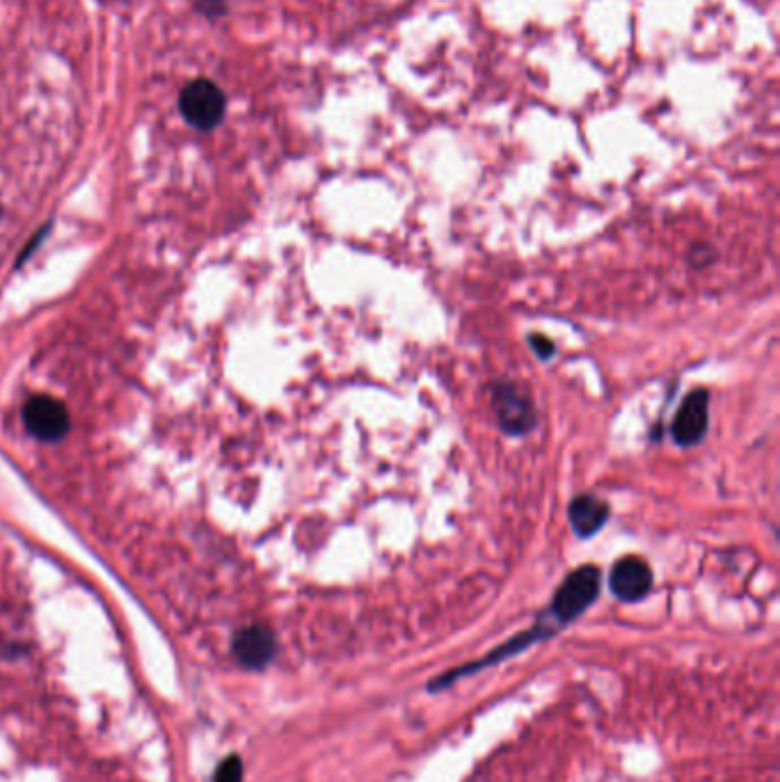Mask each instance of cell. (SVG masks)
<instances>
[{"mask_svg": "<svg viewBox=\"0 0 780 782\" xmlns=\"http://www.w3.org/2000/svg\"><path fill=\"white\" fill-rule=\"evenodd\" d=\"M490 403L492 410H495L500 428L506 435L519 437L531 433L538 426V412L534 407L531 396L523 387L511 380H502L492 387Z\"/></svg>", "mask_w": 780, "mask_h": 782, "instance_id": "7a4b0ae2", "label": "cell"}, {"mask_svg": "<svg viewBox=\"0 0 780 782\" xmlns=\"http://www.w3.org/2000/svg\"><path fill=\"white\" fill-rule=\"evenodd\" d=\"M600 567L595 565H582L577 570H572L565 577V582L559 586L552 607H550V618L565 628L567 622L577 620L600 595Z\"/></svg>", "mask_w": 780, "mask_h": 782, "instance_id": "6da1fadb", "label": "cell"}, {"mask_svg": "<svg viewBox=\"0 0 780 782\" xmlns=\"http://www.w3.org/2000/svg\"><path fill=\"white\" fill-rule=\"evenodd\" d=\"M710 426V391L698 387L682 401L670 424L673 441L680 447H696L703 441Z\"/></svg>", "mask_w": 780, "mask_h": 782, "instance_id": "277c9868", "label": "cell"}, {"mask_svg": "<svg viewBox=\"0 0 780 782\" xmlns=\"http://www.w3.org/2000/svg\"><path fill=\"white\" fill-rule=\"evenodd\" d=\"M529 346L540 359H552L557 353V346L552 338H548L544 334H536V332L529 334Z\"/></svg>", "mask_w": 780, "mask_h": 782, "instance_id": "30bf717a", "label": "cell"}, {"mask_svg": "<svg viewBox=\"0 0 780 782\" xmlns=\"http://www.w3.org/2000/svg\"><path fill=\"white\" fill-rule=\"evenodd\" d=\"M199 8L206 16H220L225 12V0H199Z\"/></svg>", "mask_w": 780, "mask_h": 782, "instance_id": "8fae6325", "label": "cell"}, {"mask_svg": "<svg viewBox=\"0 0 780 782\" xmlns=\"http://www.w3.org/2000/svg\"><path fill=\"white\" fill-rule=\"evenodd\" d=\"M23 419H25V426H28V430L35 437L48 439V441L58 439L69 426L67 410L58 401L46 399V396H37L28 405H25Z\"/></svg>", "mask_w": 780, "mask_h": 782, "instance_id": "8992f818", "label": "cell"}, {"mask_svg": "<svg viewBox=\"0 0 780 782\" xmlns=\"http://www.w3.org/2000/svg\"><path fill=\"white\" fill-rule=\"evenodd\" d=\"M275 634L268 628H248L237 636L233 652L245 668L259 670L273 662L275 657Z\"/></svg>", "mask_w": 780, "mask_h": 782, "instance_id": "52a82bcc", "label": "cell"}, {"mask_svg": "<svg viewBox=\"0 0 780 782\" xmlns=\"http://www.w3.org/2000/svg\"><path fill=\"white\" fill-rule=\"evenodd\" d=\"M225 106L227 101L222 90L211 81H204V78L186 85L179 96L181 113L191 126L199 130L216 128L225 117Z\"/></svg>", "mask_w": 780, "mask_h": 782, "instance_id": "3957f363", "label": "cell"}, {"mask_svg": "<svg viewBox=\"0 0 780 782\" xmlns=\"http://www.w3.org/2000/svg\"><path fill=\"white\" fill-rule=\"evenodd\" d=\"M570 527L580 538H593L609 519V504L593 494H580L567 508Z\"/></svg>", "mask_w": 780, "mask_h": 782, "instance_id": "ba28073f", "label": "cell"}, {"mask_svg": "<svg viewBox=\"0 0 780 782\" xmlns=\"http://www.w3.org/2000/svg\"><path fill=\"white\" fill-rule=\"evenodd\" d=\"M214 782H243V762L237 758V755H231V758H227L218 767Z\"/></svg>", "mask_w": 780, "mask_h": 782, "instance_id": "9c48e42d", "label": "cell"}, {"mask_svg": "<svg viewBox=\"0 0 780 782\" xmlns=\"http://www.w3.org/2000/svg\"><path fill=\"white\" fill-rule=\"evenodd\" d=\"M609 586L622 602H639L653 590V570L639 556H626L611 567Z\"/></svg>", "mask_w": 780, "mask_h": 782, "instance_id": "5b68a950", "label": "cell"}]
</instances>
